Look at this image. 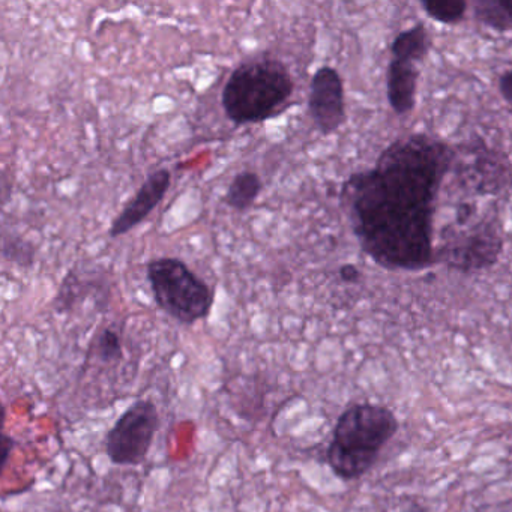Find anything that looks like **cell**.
<instances>
[{"label": "cell", "mask_w": 512, "mask_h": 512, "mask_svg": "<svg viewBox=\"0 0 512 512\" xmlns=\"http://www.w3.org/2000/svg\"><path fill=\"white\" fill-rule=\"evenodd\" d=\"M262 178L256 172L245 170L238 173L227 188L224 203L236 212H245L253 208L262 193Z\"/></svg>", "instance_id": "7c38bea8"}, {"label": "cell", "mask_w": 512, "mask_h": 512, "mask_svg": "<svg viewBox=\"0 0 512 512\" xmlns=\"http://www.w3.org/2000/svg\"><path fill=\"white\" fill-rule=\"evenodd\" d=\"M35 245L23 236L11 233L4 235L2 241V256L8 262L19 266H32L35 263Z\"/></svg>", "instance_id": "9a60e30c"}, {"label": "cell", "mask_w": 512, "mask_h": 512, "mask_svg": "<svg viewBox=\"0 0 512 512\" xmlns=\"http://www.w3.org/2000/svg\"><path fill=\"white\" fill-rule=\"evenodd\" d=\"M476 22L494 32L512 29V0H476L473 4Z\"/></svg>", "instance_id": "4fadbf2b"}, {"label": "cell", "mask_w": 512, "mask_h": 512, "mask_svg": "<svg viewBox=\"0 0 512 512\" xmlns=\"http://www.w3.org/2000/svg\"><path fill=\"white\" fill-rule=\"evenodd\" d=\"M419 71L416 65L392 59L386 71V97L395 115H409L416 106Z\"/></svg>", "instance_id": "30bf717a"}, {"label": "cell", "mask_w": 512, "mask_h": 512, "mask_svg": "<svg viewBox=\"0 0 512 512\" xmlns=\"http://www.w3.org/2000/svg\"><path fill=\"white\" fill-rule=\"evenodd\" d=\"M499 92L503 100L512 106V70L505 71L499 77Z\"/></svg>", "instance_id": "ac0fdd59"}, {"label": "cell", "mask_w": 512, "mask_h": 512, "mask_svg": "<svg viewBox=\"0 0 512 512\" xmlns=\"http://www.w3.org/2000/svg\"><path fill=\"white\" fill-rule=\"evenodd\" d=\"M155 304L182 325L206 319L214 305V290L178 257H157L146 265Z\"/></svg>", "instance_id": "277c9868"}, {"label": "cell", "mask_w": 512, "mask_h": 512, "mask_svg": "<svg viewBox=\"0 0 512 512\" xmlns=\"http://www.w3.org/2000/svg\"><path fill=\"white\" fill-rule=\"evenodd\" d=\"M172 185V173L167 169L155 170L140 185L133 199L124 206L109 229L110 238L127 235L143 223L160 206Z\"/></svg>", "instance_id": "9c48e42d"}, {"label": "cell", "mask_w": 512, "mask_h": 512, "mask_svg": "<svg viewBox=\"0 0 512 512\" xmlns=\"http://www.w3.org/2000/svg\"><path fill=\"white\" fill-rule=\"evenodd\" d=\"M430 47V32L425 25L418 23L394 38L391 44L392 59L415 65L427 58Z\"/></svg>", "instance_id": "8fae6325"}, {"label": "cell", "mask_w": 512, "mask_h": 512, "mask_svg": "<svg viewBox=\"0 0 512 512\" xmlns=\"http://www.w3.org/2000/svg\"><path fill=\"white\" fill-rule=\"evenodd\" d=\"M451 149L424 136L389 146L376 169L355 173L341 202L365 254L389 269H422L433 262L431 214Z\"/></svg>", "instance_id": "6da1fadb"}, {"label": "cell", "mask_w": 512, "mask_h": 512, "mask_svg": "<svg viewBox=\"0 0 512 512\" xmlns=\"http://www.w3.org/2000/svg\"><path fill=\"white\" fill-rule=\"evenodd\" d=\"M295 80L281 59L262 55L239 64L221 91V106L236 127L263 124L289 106Z\"/></svg>", "instance_id": "7a4b0ae2"}, {"label": "cell", "mask_w": 512, "mask_h": 512, "mask_svg": "<svg viewBox=\"0 0 512 512\" xmlns=\"http://www.w3.org/2000/svg\"><path fill=\"white\" fill-rule=\"evenodd\" d=\"M398 428L400 422L388 407L374 403L347 407L337 419L326 451V461L334 475L343 481L362 478Z\"/></svg>", "instance_id": "3957f363"}, {"label": "cell", "mask_w": 512, "mask_h": 512, "mask_svg": "<svg viewBox=\"0 0 512 512\" xmlns=\"http://www.w3.org/2000/svg\"><path fill=\"white\" fill-rule=\"evenodd\" d=\"M97 358L103 362H115L122 358V338L115 329L106 328L95 343Z\"/></svg>", "instance_id": "2e32d148"}, {"label": "cell", "mask_w": 512, "mask_h": 512, "mask_svg": "<svg viewBox=\"0 0 512 512\" xmlns=\"http://www.w3.org/2000/svg\"><path fill=\"white\" fill-rule=\"evenodd\" d=\"M338 277H340L343 283L355 284L361 281L362 274L358 266L346 263V265L340 266V269H338Z\"/></svg>", "instance_id": "e0dca14e"}, {"label": "cell", "mask_w": 512, "mask_h": 512, "mask_svg": "<svg viewBox=\"0 0 512 512\" xmlns=\"http://www.w3.org/2000/svg\"><path fill=\"white\" fill-rule=\"evenodd\" d=\"M13 446V437L4 434V437H2V445H0V451H2V464H4V466H7L8 458H10L11 451H13Z\"/></svg>", "instance_id": "d6986e66"}, {"label": "cell", "mask_w": 512, "mask_h": 512, "mask_svg": "<svg viewBox=\"0 0 512 512\" xmlns=\"http://www.w3.org/2000/svg\"><path fill=\"white\" fill-rule=\"evenodd\" d=\"M160 428V413L151 400L131 404L104 440L107 457L116 466H139L148 457Z\"/></svg>", "instance_id": "8992f818"}, {"label": "cell", "mask_w": 512, "mask_h": 512, "mask_svg": "<svg viewBox=\"0 0 512 512\" xmlns=\"http://www.w3.org/2000/svg\"><path fill=\"white\" fill-rule=\"evenodd\" d=\"M503 251L499 217H488L461 232L442 235L436 256L454 271H484L496 265Z\"/></svg>", "instance_id": "5b68a950"}, {"label": "cell", "mask_w": 512, "mask_h": 512, "mask_svg": "<svg viewBox=\"0 0 512 512\" xmlns=\"http://www.w3.org/2000/svg\"><path fill=\"white\" fill-rule=\"evenodd\" d=\"M421 7L431 20L446 26L463 22L467 13L464 0H425Z\"/></svg>", "instance_id": "5bb4252c"}, {"label": "cell", "mask_w": 512, "mask_h": 512, "mask_svg": "<svg viewBox=\"0 0 512 512\" xmlns=\"http://www.w3.org/2000/svg\"><path fill=\"white\" fill-rule=\"evenodd\" d=\"M308 115L323 136L337 133L346 124V94L340 73L335 68L320 67L311 77Z\"/></svg>", "instance_id": "ba28073f"}, {"label": "cell", "mask_w": 512, "mask_h": 512, "mask_svg": "<svg viewBox=\"0 0 512 512\" xmlns=\"http://www.w3.org/2000/svg\"><path fill=\"white\" fill-rule=\"evenodd\" d=\"M458 158V155H455ZM466 160L458 158L455 181L461 190L481 197H500L512 191V164L505 154L484 143H470Z\"/></svg>", "instance_id": "52a82bcc"}]
</instances>
